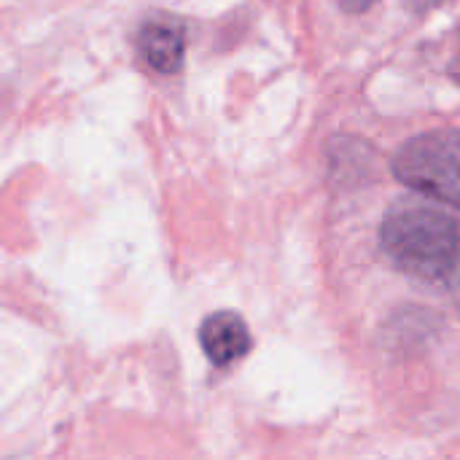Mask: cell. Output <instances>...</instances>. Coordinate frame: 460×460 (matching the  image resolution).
Returning <instances> with one entry per match:
<instances>
[{
    "label": "cell",
    "instance_id": "obj_1",
    "mask_svg": "<svg viewBox=\"0 0 460 460\" xmlns=\"http://www.w3.org/2000/svg\"><path fill=\"white\" fill-rule=\"evenodd\" d=\"M385 256L407 275L429 283H447L460 253V224L429 205H396L383 226Z\"/></svg>",
    "mask_w": 460,
    "mask_h": 460
},
{
    "label": "cell",
    "instance_id": "obj_2",
    "mask_svg": "<svg viewBox=\"0 0 460 460\" xmlns=\"http://www.w3.org/2000/svg\"><path fill=\"white\" fill-rule=\"evenodd\" d=\"M394 175L412 191L460 208V129H431L404 143Z\"/></svg>",
    "mask_w": 460,
    "mask_h": 460
},
{
    "label": "cell",
    "instance_id": "obj_3",
    "mask_svg": "<svg viewBox=\"0 0 460 460\" xmlns=\"http://www.w3.org/2000/svg\"><path fill=\"white\" fill-rule=\"evenodd\" d=\"M137 54L154 73H178L186 57L183 24L170 16H154L143 22L137 32Z\"/></svg>",
    "mask_w": 460,
    "mask_h": 460
},
{
    "label": "cell",
    "instance_id": "obj_4",
    "mask_svg": "<svg viewBox=\"0 0 460 460\" xmlns=\"http://www.w3.org/2000/svg\"><path fill=\"white\" fill-rule=\"evenodd\" d=\"M199 345H202L210 364L232 367L234 361L248 356V350L253 348V340H251L248 323L243 321L240 313L218 310V313H213V315H208L202 321Z\"/></svg>",
    "mask_w": 460,
    "mask_h": 460
},
{
    "label": "cell",
    "instance_id": "obj_5",
    "mask_svg": "<svg viewBox=\"0 0 460 460\" xmlns=\"http://www.w3.org/2000/svg\"><path fill=\"white\" fill-rule=\"evenodd\" d=\"M447 288H450L453 299L458 302V307H460V253H458V259H456V264H453L450 278H447Z\"/></svg>",
    "mask_w": 460,
    "mask_h": 460
},
{
    "label": "cell",
    "instance_id": "obj_6",
    "mask_svg": "<svg viewBox=\"0 0 460 460\" xmlns=\"http://www.w3.org/2000/svg\"><path fill=\"white\" fill-rule=\"evenodd\" d=\"M377 0H340V5L345 8V11H350V13H361V11H367V8H372Z\"/></svg>",
    "mask_w": 460,
    "mask_h": 460
},
{
    "label": "cell",
    "instance_id": "obj_7",
    "mask_svg": "<svg viewBox=\"0 0 460 460\" xmlns=\"http://www.w3.org/2000/svg\"><path fill=\"white\" fill-rule=\"evenodd\" d=\"M450 75H453V78L460 84V49H458V54H456V59H453V65H450Z\"/></svg>",
    "mask_w": 460,
    "mask_h": 460
},
{
    "label": "cell",
    "instance_id": "obj_8",
    "mask_svg": "<svg viewBox=\"0 0 460 460\" xmlns=\"http://www.w3.org/2000/svg\"><path fill=\"white\" fill-rule=\"evenodd\" d=\"M426 5H437V3H442V0H423Z\"/></svg>",
    "mask_w": 460,
    "mask_h": 460
}]
</instances>
